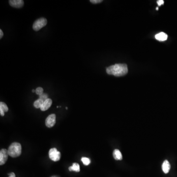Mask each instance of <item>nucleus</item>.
Segmentation results:
<instances>
[{"label":"nucleus","mask_w":177,"mask_h":177,"mask_svg":"<svg viewBox=\"0 0 177 177\" xmlns=\"http://www.w3.org/2000/svg\"><path fill=\"white\" fill-rule=\"evenodd\" d=\"M106 72L109 75H113L119 77L128 73V68L126 64L118 63L111 65L106 69Z\"/></svg>","instance_id":"f257e3e1"},{"label":"nucleus","mask_w":177,"mask_h":177,"mask_svg":"<svg viewBox=\"0 0 177 177\" xmlns=\"http://www.w3.org/2000/svg\"><path fill=\"white\" fill-rule=\"evenodd\" d=\"M9 156L12 158H17L21 155L22 153V147L21 144L18 142L12 143L9 146L8 149Z\"/></svg>","instance_id":"f03ea898"},{"label":"nucleus","mask_w":177,"mask_h":177,"mask_svg":"<svg viewBox=\"0 0 177 177\" xmlns=\"http://www.w3.org/2000/svg\"><path fill=\"white\" fill-rule=\"evenodd\" d=\"M47 23V19L44 17L37 19L35 21L33 25V29L35 31H39L41 29L45 26Z\"/></svg>","instance_id":"7ed1b4c3"},{"label":"nucleus","mask_w":177,"mask_h":177,"mask_svg":"<svg viewBox=\"0 0 177 177\" xmlns=\"http://www.w3.org/2000/svg\"><path fill=\"white\" fill-rule=\"evenodd\" d=\"M49 156L52 161H58L60 160L61 154L60 152L57 151L56 148H54L49 150Z\"/></svg>","instance_id":"20e7f679"},{"label":"nucleus","mask_w":177,"mask_h":177,"mask_svg":"<svg viewBox=\"0 0 177 177\" xmlns=\"http://www.w3.org/2000/svg\"><path fill=\"white\" fill-rule=\"evenodd\" d=\"M56 116L54 114H52L48 116L45 120L46 126L49 128H51L54 126L56 124Z\"/></svg>","instance_id":"39448f33"},{"label":"nucleus","mask_w":177,"mask_h":177,"mask_svg":"<svg viewBox=\"0 0 177 177\" xmlns=\"http://www.w3.org/2000/svg\"><path fill=\"white\" fill-rule=\"evenodd\" d=\"M9 154L8 150L5 149H2L0 151V165H4L7 161Z\"/></svg>","instance_id":"423d86ee"},{"label":"nucleus","mask_w":177,"mask_h":177,"mask_svg":"<svg viewBox=\"0 0 177 177\" xmlns=\"http://www.w3.org/2000/svg\"><path fill=\"white\" fill-rule=\"evenodd\" d=\"M9 4L12 7L19 9L23 7L24 3L23 0H10Z\"/></svg>","instance_id":"0eeeda50"},{"label":"nucleus","mask_w":177,"mask_h":177,"mask_svg":"<svg viewBox=\"0 0 177 177\" xmlns=\"http://www.w3.org/2000/svg\"><path fill=\"white\" fill-rule=\"evenodd\" d=\"M52 104V100L50 98H48L47 100H46L45 101L43 102L41 107H40V110L42 111L47 110L51 107Z\"/></svg>","instance_id":"6e6552de"},{"label":"nucleus","mask_w":177,"mask_h":177,"mask_svg":"<svg viewBox=\"0 0 177 177\" xmlns=\"http://www.w3.org/2000/svg\"><path fill=\"white\" fill-rule=\"evenodd\" d=\"M155 38L156 40H158L160 41H164L167 40V39L168 38V35L165 33L161 32L156 34V35H155Z\"/></svg>","instance_id":"1a4fd4ad"},{"label":"nucleus","mask_w":177,"mask_h":177,"mask_svg":"<svg viewBox=\"0 0 177 177\" xmlns=\"http://www.w3.org/2000/svg\"><path fill=\"white\" fill-rule=\"evenodd\" d=\"M170 168H171V165H170L169 162L168 160H165V161L163 162L162 165V169L163 172L165 174L168 173Z\"/></svg>","instance_id":"9d476101"},{"label":"nucleus","mask_w":177,"mask_h":177,"mask_svg":"<svg viewBox=\"0 0 177 177\" xmlns=\"http://www.w3.org/2000/svg\"><path fill=\"white\" fill-rule=\"evenodd\" d=\"M113 157L117 160H121L123 159V156L121 152L118 149H115L113 153Z\"/></svg>","instance_id":"9b49d317"},{"label":"nucleus","mask_w":177,"mask_h":177,"mask_svg":"<svg viewBox=\"0 0 177 177\" xmlns=\"http://www.w3.org/2000/svg\"><path fill=\"white\" fill-rule=\"evenodd\" d=\"M70 171H75L76 172H79L80 171V166L79 164L77 163H73L72 166L69 168Z\"/></svg>","instance_id":"f8f14e48"},{"label":"nucleus","mask_w":177,"mask_h":177,"mask_svg":"<svg viewBox=\"0 0 177 177\" xmlns=\"http://www.w3.org/2000/svg\"><path fill=\"white\" fill-rule=\"evenodd\" d=\"M43 101L41 100L40 98H39L38 100H35V102L33 103V106L35 107V108H40V107H41L42 104L43 103Z\"/></svg>","instance_id":"ddd939ff"},{"label":"nucleus","mask_w":177,"mask_h":177,"mask_svg":"<svg viewBox=\"0 0 177 177\" xmlns=\"http://www.w3.org/2000/svg\"><path fill=\"white\" fill-rule=\"evenodd\" d=\"M0 110H2L5 113L7 112L9 110V108L7 105L3 102H0Z\"/></svg>","instance_id":"4468645a"},{"label":"nucleus","mask_w":177,"mask_h":177,"mask_svg":"<svg viewBox=\"0 0 177 177\" xmlns=\"http://www.w3.org/2000/svg\"><path fill=\"white\" fill-rule=\"evenodd\" d=\"M81 160L82 161L83 163L85 165H89L90 163L91 162V160H90L89 158H81Z\"/></svg>","instance_id":"2eb2a0df"},{"label":"nucleus","mask_w":177,"mask_h":177,"mask_svg":"<svg viewBox=\"0 0 177 177\" xmlns=\"http://www.w3.org/2000/svg\"><path fill=\"white\" fill-rule=\"evenodd\" d=\"M35 93L37 95H39V96L41 95H42L43 93V89L41 87H38L35 90Z\"/></svg>","instance_id":"dca6fc26"},{"label":"nucleus","mask_w":177,"mask_h":177,"mask_svg":"<svg viewBox=\"0 0 177 177\" xmlns=\"http://www.w3.org/2000/svg\"><path fill=\"white\" fill-rule=\"evenodd\" d=\"M39 98L42 100L43 102H44V101H45L46 100H47L48 98V96L46 93H43L42 95L39 96Z\"/></svg>","instance_id":"f3484780"},{"label":"nucleus","mask_w":177,"mask_h":177,"mask_svg":"<svg viewBox=\"0 0 177 177\" xmlns=\"http://www.w3.org/2000/svg\"><path fill=\"white\" fill-rule=\"evenodd\" d=\"M90 2H91L93 4H97L101 3L102 2H103L102 0H90Z\"/></svg>","instance_id":"a211bd4d"},{"label":"nucleus","mask_w":177,"mask_h":177,"mask_svg":"<svg viewBox=\"0 0 177 177\" xmlns=\"http://www.w3.org/2000/svg\"><path fill=\"white\" fill-rule=\"evenodd\" d=\"M164 3V2L163 0H158L157 1V4L158 6H161L162 5H163Z\"/></svg>","instance_id":"6ab92c4d"},{"label":"nucleus","mask_w":177,"mask_h":177,"mask_svg":"<svg viewBox=\"0 0 177 177\" xmlns=\"http://www.w3.org/2000/svg\"><path fill=\"white\" fill-rule=\"evenodd\" d=\"M9 177H15V174L14 173H13V172H11L10 174H9Z\"/></svg>","instance_id":"aec40b11"},{"label":"nucleus","mask_w":177,"mask_h":177,"mask_svg":"<svg viewBox=\"0 0 177 177\" xmlns=\"http://www.w3.org/2000/svg\"><path fill=\"white\" fill-rule=\"evenodd\" d=\"M3 35H4L3 32L2 31V30L1 29V30H0V39H2L3 37Z\"/></svg>","instance_id":"412c9836"},{"label":"nucleus","mask_w":177,"mask_h":177,"mask_svg":"<svg viewBox=\"0 0 177 177\" xmlns=\"http://www.w3.org/2000/svg\"><path fill=\"white\" fill-rule=\"evenodd\" d=\"M35 92V90H32V92H33V93H34V92Z\"/></svg>","instance_id":"4be33fe9"},{"label":"nucleus","mask_w":177,"mask_h":177,"mask_svg":"<svg viewBox=\"0 0 177 177\" xmlns=\"http://www.w3.org/2000/svg\"><path fill=\"white\" fill-rule=\"evenodd\" d=\"M156 10H157V11H158V7H156Z\"/></svg>","instance_id":"5701e85b"}]
</instances>
